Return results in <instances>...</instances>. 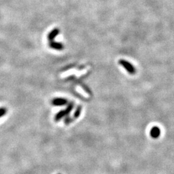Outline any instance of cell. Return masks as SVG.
<instances>
[{"label":"cell","instance_id":"cell-6","mask_svg":"<svg viewBox=\"0 0 174 174\" xmlns=\"http://www.w3.org/2000/svg\"><path fill=\"white\" fill-rule=\"evenodd\" d=\"M74 106V103L71 102V103H68V106L67 107L66 109H65V110H64L65 112H66V114H67V115H68V114H69L70 113V112H71V111L72 110V109H73Z\"/></svg>","mask_w":174,"mask_h":174},{"label":"cell","instance_id":"cell-3","mask_svg":"<svg viewBox=\"0 0 174 174\" xmlns=\"http://www.w3.org/2000/svg\"><path fill=\"white\" fill-rule=\"evenodd\" d=\"M52 104L54 106H63L68 103V101L64 98H55L52 101Z\"/></svg>","mask_w":174,"mask_h":174},{"label":"cell","instance_id":"cell-5","mask_svg":"<svg viewBox=\"0 0 174 174\" xmlns=\"http://www.w3.org/2000/svg\"><path fill=\"white\" fill-rule=\"evenodd\" d=\"M81 110H82V106H78L77 108H76V110L74 114V119H77L78 118L79 116L81 115Z\"/></svg>","mask_w":174,"mask_h":174},{"label":"cell","instance_id":"cell-7","mask_svg":"<svg viewBox=\"0 0 174 174\" xmlns=\"http://www.w3.org/2000/svg\"><path fill=\"white\" fill-rule=\"evenodd\" d=\"M6 112H7V110L6 109V108L5 107L0 108V118H2L3 115H5Z\"/></svg>","mask_w":174,"mask_h":174},{"label":"cell","instance_id":"cell-1","mask_svg":"<svg viewBox=\"0 0 174 174\" xmlns=\"http://www.w3.org/2000/svg\"><path fill=\"white\" fill-rule=\"evenodd\" d=\"M119 63L126 70V71L128 72L130 74L134 75L136 73V69L133 66V64L129 63L128 61L124 60H121L119 61Z\"/></svg>","mask_w":174,"mask_h":174},{"label":"cell","instance_id":"cell-8","mask_svg":"<svg viewBox=\"0 0 174 174\" xmlns=\"http://www.w3.org/2000/svg\"><path fill=\"white\" fill-rule=\"evenodd\" d=\"M71 121H72V119L70 118H67L64 120V123L66 125H68Z\"/></svg>","mask_w":174,"mask_h":174},{"label":"cell","instance_id":"cell-4","mask_svg":"<svg viewBox=\"0 0 174 174\" xmlns=\"http://www.w3.org/2000/svg\"><path fill=\"white\" fill-rule=\"evenodd\" d=\"M65 116H67V114H66V112H65V111L64 110H61L60 112L57 113V114L56 115L55 121H59L62 118L65 117Z\"/></svg>","mask_w":174,"mask_h":174},{"label":"cell","instance_id":"cell-2","mask_svg":"<svg viewBox=\"0 0 174 174\" xmlns=\"http://www.w3.org/2000/svg\"><path fill=\"white\" fill-rule=\"evenodd\" d=\"M150 135L153 139H157L161 135V130L157 126L152 127L150 132Z\"/></svg>","mask_w":174,"mask_h":174}]
</instances>
